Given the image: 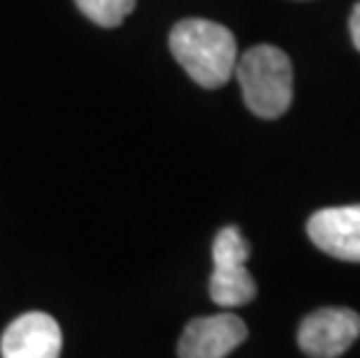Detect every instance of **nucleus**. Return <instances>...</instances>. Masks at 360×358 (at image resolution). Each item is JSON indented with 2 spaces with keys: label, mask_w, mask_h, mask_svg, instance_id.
<instances>
[{
  "label": "nucleus",
  "mask_w": 360,
  "mask_h": 358,
  "mask_svg": "<svg viewBox=\"0 0 360 358\" xmlns=\"http://www.w3.org/2000/svg\"><path fill=\"white\" fill-rule=\"evenodd\" d=\"M235 75L244 103L260 119H277L293 103V65L272 44H258L244 51L242 58H237Z\"/></svg>",
  "instance_id": "nucleus-2"
},
{
  "label": "nucleus",
  "mask_w": 360,
  "mask_h": 358,
  "mask_svg": "<svg viewBox=\"0 0 360 358\" xmlns=\"http://www.w3.org/2000/svg\"><path fill=\"white\" fill-rule=\"evenodd\" d=\"M75 3L84 17L103 28H117L135 10V0H75Z\"/></svg>",
  "instance_id": "nucleus-8"
},
{
  "label": "nucleus",
  "mask_w": 360,
  "mask_h": 358,
  "mask_svg": "<svg viewBox=\"0 0 360 358\" xmlns=\"http://www.w3.org/2000/svg\"><path fill=\"white\" fill-rule=\"evenodd\" d=\"M170 51L188 77L205 89L224 87L235 75L237 42L226 26L207 19H184L170 33Z\"/></svg>",
  "instance_id": "nucleus-1"
},
{
  "label": "nucleus",
  "mask_w": 360,
  "mask_h": 358,
  "mask_svg": "<svg viewBox=\"0 0 360 358\" xmlns=\"http://www.w3.org/2000/svg\"><path fill=\"white\" fill-rule=\"evenodd\" d=\"M349 30H351V40H354V47L360 51V3L354 7V12H351Z\"/></svg>",
  "instance_id": "nucleus-9"
},
{
  "label": "nucleus",
  "mask_w": 360,
  "mask_h": 358,
  "mask_svg": "<svg viewBox=\"0 0 360 358\" xmlns=\"http://www.w3.org/2000/svg\"><path fill=\"white\" fill-rule=\"evenodd\" d=\"M247 324L237 314L193 319L179 338V358H226L247 340Z\"/></svg>",
  "instance_id": "nucleus-5"
},
{
  "label": "nucleus",
  "mask_w": 360,
  "mask_h": 358,
  "mask_svg": "<svg viewBox=\"0 0 360 358\" xmlns=\"http://www.w3.org/2000/svg\"><path fill=\"white\" fill-rule=\"evenodd\" d=\"M360 338V314L347 307H323L302 319L297 345L309 358H340Z\"/></svg>",
  "instance_id": "nucleus-4"
},
{
  "label": "nucleus",
  "mask_w": 360,
  "mask_h": 358,
  "mask_svg": "<svg viewBox=\"0 0 360 358\" xmlns=\"http://www.w3.org/2000/svg\"><path fill=\"white\" fill-rule=\"evenodd\" d=\"M249 251V242L242 238L240 228L226 226L217 233L212 247L210 295L219 307H242L256 298V281L247 270Z\"/></svg>",
  "instance_id": "nucleus-3"
},
{
  "label": "nucleus",
  "mask_w": 360,
  "mask_h": 358,
  "mask_svg": "<svg viewBox=\"0 0 360 358\" xmlns=\"http://www.w3.org/2000/svg\"><path fill=\"white\" fill-rule=\"evenodd\" d=\"M60 345L63 338L56 319L44 312H28L5 328L0 354L3 358H58Z\"/></svg>",
  "instance_id": "nucleus-7"
},
{
  "label": "nucleus",
  "mask_w": 360,
  "mask_h": 358,
  "mask_svg": "<svg viewBox=\"0 0 360 358\" xmlns=\"http://www.w3.org/2000/svg\"><path fill=\"white\" fill-rule=\"evenodd\" d=\"M307 235L328 256L360 263V205L319 210L307 221Z\"/></svg>",
  "instance_id": "nucleus-6"
}]
</instances>
